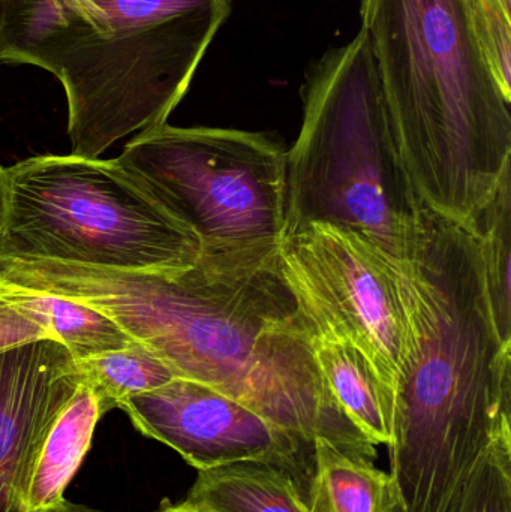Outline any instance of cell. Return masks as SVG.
Masks as SVG:
<instances>
[{"mask_svg":"<svg viewBox=\"0 0 511 512\" xmlns=\"http://www.w3.org/2000/svg\"><path fill=\"white\" fill-rule=\"evenodd\" d=\"M200 237L117 159L45 155L3 168L0 261L180 271Z\"/></svg>","mask_w":511,"mask_h":512,"instance_id":"cell-6","label":"cell"},{"mask_svg":"<svg viewBox=\"0 0 511 512\" xmlns=\"http://www.w3.org/2000/svg\"><path fill=\"white\" fill-rule=\"evenodd\" d=\"M278 248L203 252L180 271L3 261L0 280L89 304L177 378L231 397L311 447L327 441L374 462L377 445L351 423L318 366Z\"/></svg>","mask_w":511,"mask_h":512,"instance_id":"cell-1","label":"cell"},{"mask_svg":"<svg viewBox=\"0 0 511 512\" xmlns=\"http://www.w3.org/2000/svg\"><path fill=\"white\" fill-rule=\"evenodd\" d=\"M483 53L506 95L511 96V9L501 0H465Z\"/></svg>","mask_w":511,"mask_h":512,"instance_id":"cell-19","label":"cell"},{"mask_svg":"<svg viewBox=\"0 0 511 512\" xmlns=\"http://www.w3.org/2000/svg\"><path fill=\"white\" fill-rule=\"evenodd\" d=\"M42 339L53 336L32 316L0 297V351Z\"/></svg>","mask_w":511,"mask_h":512,"instance_id":"cell-20","label":"cell"},{"mask_svg":"<svg viewBox=\"0 0 511 512\" xmlns=\"http://www.w3.org/2000/svg\"><path fill=\"white\" fill-rule=\"evenodd\" d=\"M278 252L315 339L356 346L395 390L408 351L401 261L332 224L285 234Z\"/></svg>","mask_w":511,"mask_h":512,"instance_id":"cell-8","label":"cell"},{"mask_svg":"<svg viewBox=\"0 0 511 512\" xmlns=\"http://www.w3.org/2000/svg\"><path fill=\"white\" fill-rule=\"evenodd\" d=\"M75 364L81 382L95 396L101 415L119 409L129 397L164 387L177 378L164 360L140 342Z\"/></svg>","mask_w":511,"mask_h":512,"instance_id":"cell-16","label":"cell"},{"mask_svg":"<svg viewBox=\"0 0 511 512\" xmlns=\"http://www.w3.org/2000/svg\"><path fill=\"white\" fill-rule=\"evenodd\" d=\"M98 402L81 382L48 430L33 472L29 512H47L65 502V490L80 468L101 420Z\"/></svg>","mask_w":511,"mask_h":512,"instance_id":"cell-13","label":"cell"},{"mask_svg":"<svg viewBox=\"0 0 511 512\" xmlns=\"http://www.w3.org/2000/svg\"><path fill=\"white\" fill-rule=\"evenodd\" d=\"M119 409L141 435L167 445L197 471L266 463L291 475L305 495L314 447L201 382L174 378Z\"/></svg>","mask_w":511,"mask_h":512,"instance_id":"cell-9","label":"cell"},{"mask_svg":"<svg viewBox=\"0 0 511 512\" xmlns=\"http://www.w3.org/2000/svg\"><path fill=\"white\" fill-rule=\"evenodd\" d=\"M315 358L351 423L375 445L392 438L395 390L363 352L345 342L315 339Z\"/></svg>","mask_w":511,"mask_h":512,"instance_id":"cell-12","label":"cell"},{"mask_svg":"<svg viewBox=\"0 0 511 512\" xmlns=\"http://www.w3.org/2000/svg\"><path fill=\"white\" fill-rule=\"evenodd\" d=\"M231 0H0V63L65 90L72 155L167 123Z\"/></svg>","mask_w":511,"mask_h":512,"instance_id":"cell-3","label":"cell"},{"mask_svg":"<svg viewBox=\"0 0 511 512\" xmlns=\"http://www.w3.org/2000/svg\"><path fill=\"white\" fill-rule=\"evenodd\" d=\"M3 206V168L0 167V215H2Z\"/></svg>","mask_w":511,"mask_h":512,"instance_id":"cell-23","label":"cell"},{"mask_svg":"<svg viewBox=\"0 0 511 512\" xmlns=\"http://www.w3.org/2000/svg\"><path fill=\"white\" fill-rule=\"evenodd\" d=\"M156 512H210V511L204 510L203 507H200V505L192 504V502L183 501V502H180V504H176V505L164 504V505H162L161 510L156 511Z\"/></svg>","mask_w":511,"mask_h":512,"instance_id":"cell-21","label":"cell"},{"mask_svg":"<svg viewBox=\"0 0 511 512\" xmlns=\"http://www.w3.org/2000/svg\"><path fill=\"white\" fill-rule=\"evenodd\" d=\"M401 261L408 351L395 388L398 512H449L488 451L511 444V343L473 231L423 207Z\"/></svg>","mask_w":511,"mask_h":512,"instance_id":"cell-2","label":"cell"},{"mask_svg":"<svg viewBox=\"0 0 511 512\" xmlns=\"http://www.w3.org/2000/svg\"><path fill=\"white\" fill-rule=\"evenodd\" d=\"M303 120L287 152V230L332 224L393 258L425 207L399 152L368 35L330 48L306 71Z\"/></svg>","mask_w":511,"mask_h":512,"instance_id":"cell-5","label":"cell"},{"mask_svg":"<svg viewBox=\"0 0 511 512\" xmlns=\"http://www.w3.org/2000/svg\"><path fill=\"white\" fill-rule=\"evenodd\" d=\"M47 512H98L90 510V508L81 507V505L69 504V502H63L59 507L54 508V510H50Z\"/></svg>","mask_w":511,"mask_h":512,"instance_id":"cell-22","label":"cell"},{"mask_svg":"<svg viewBox=\"0 0 511 512\" xmlns=\"http://www.w3.org/2000/svg\"><path fill=\"white\" fill-rule=\"evenodd\" d=\"M80 384L74 358L57 340L0 351V512H29L42 442Z\"/></svg>","mask_w":511,"mask_h":512,"instance_id":"cell-10","label":"cell"},{"mask_svg":"<svg viewBox=\"0 0 511 512\" xmlns=\"http://www.w3.org/2000/svg\"><path fill=\"white\" fill-rule=\"evenodd\" d=\"M467 227L479 242L498 330L511 343V170L504 174L494 197Z\"/></svg>","mask_w":511,"mask_h":512,"instance_id":"cell-17","label":"cell"},{"mask_svg":"<svg viewBox=\"0 0 511 512\" xmlns=\"http://www.w3.org/2000/svg\"><path fill=\"white\" fill-rule=\"evenodd\" d=\"M186 501L210 512H308L293 477L266 463L198 471Z\"/></svg>","mask_w":511,"mask_h":512,"instance_id":"cell-15","label":"cell"},{"mask_svg":"<svg viewBox=\"0 0 511 512\" xmlns=\"http://www.w3.org/2000/svg\"><path fill=\"white\" fill-rule=\"evenodd\" d=\"M116 159L200 237L203 252L273 248L284 239L287 152L266 134L162 123Z\"/></svg>","mask_w":511,"mask_h":512,"instance_id":"cell-7","label":"cell"},{"mask_svg":"<svg viewBox=\"0 0 511 512\" xmlns=\"http://www.w3.org/2000/svg\"><path fill=\"white\" fill-rule=\"evenodd\" d=\"M503 2V5L506 6V8L511 9V0H501Z\"/></svg>","mask_w":511,"mask_h":512,"instance_id":"cell-24","label":"cell"},{"mask_svg":"<svg viewBox=\"0 0 511 512\" xmlns=\"http://www.w3.org/2000/svg\"><path fill=\"white\" fill-rule=\"evenodd\" d=\"M405 167L428 209L467 225L511 170V96L465 0H360Z\"/></svg>","mask_w":511,"mask_h":512,"instance_id":"cell-4","label":"cell"},{"mask_svg":"<svg viewBox=\"0 0 511 512\" xmlns=\"http://www.w3.org/2000/svg\"><path fill=\"white\" fill-rule=\"evenodd\" d=\"M303 501L308 512H398L392 475L327 441L314 444Z\"/></svg>","mask_w":511,"mask_h":512,"instance_id":"cell-11","label":"cell"},{"mask_svg":"<svg viewBox=\"0 0 511 512\" xmlns=\"http://www.w3.org/2000/svg\"><path fill=\"white\" fill-rule=\"evenodd\" d=\"M449 512H511V444L485 454Z\"/></svg>","mask_w":511,"mask_h":512,"instance_id":"cell-18","label":"cell"},{"mask_svg":"<svg viewBox=\"0 0 511 512\" xmlns=\"http://www.w3.org/2000/svg\"><path fill=\"white\" fill-rule=\"evenodd\" d=\"M0 297L44 325L75 361L128 348L137 342L110 316L72 298L3 282Z\"/></svg>","mask_w":511,"mask_h":512,"instance_id":"cell-14","label":"cell"}]
</instances>
